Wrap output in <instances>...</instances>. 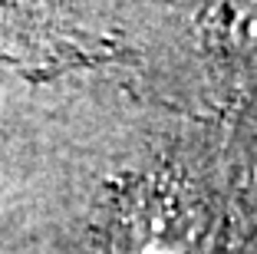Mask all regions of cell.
<instances>
[{
    "instance_id": "obj_1",
    "label": "cell",
    "mask_w": 257,
    "mask_h": 254,
    "mask_svg": "<svg viewBox=\"0 0 257 254\" xmlns=\"http://www.w3.org/2000/svg\"><path fill=\"white\" fill-rule=\"evenodd\" d=\"M211 221L195 188L152 175L128 188L112 224L115 254H208Z\"/></svg>"
},
{
    "instance_id": "obj_2",
    "label": "cell",
    "mask_w": 257,
    "mask_h": 254,
    "mask_svg": "<svg viewBox=\"0 0 257 254\" xmlns=\"http://www.w3.org/2000/svg\"><path fill=\"white\" fill-rule=\"evenodd\" d=\"M224 33L241 56L257 60V0H227Z\"/></svg>"
}]
</instances>
